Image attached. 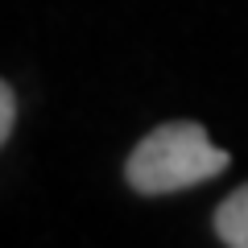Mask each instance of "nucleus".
<instances>
[{
	"label": "nucleus",
	"mask_w": 248,
	"mask_h": 248,
	"mask_svg": "<svg viewBox=\"0 0 248 248\" xmlns=\"http://www.w3.org/2000/svg\"><path fill=\"white\" fill-rule=\"evenodd\" d=\"M228 166H232L228 149H219L207 137L203 124L170 120L141 137V145L124 161V178L137 195L153 199V195H174L186 186H199L207 178H219Z\"/></svg>",
	"instance_id": "obj_1"
},
{
	"label": "nucleus",
	"mask_w": 248,
	"mask_h": 248,
	"mask_svg": "<svg viewBox=\"0 0 248 248\" xmlns=\"http://www.w3.org/2000/svg\"><path fill=\"white\" fill-rule=\"evenodd\" d=\"M215 236L228 248H248V182L215 207Z\"/></svg>",
	"instance_id": "obj_2"
},
{
	"label": "nucleus",
	"mask_w": 248,
	"mask_h": 248,
	"mask_svg": "<svg viewBox=\"0 0 248 248\" xmlns=\"http://www.w3.org/2000/svg\"><path fill=\"white\" fill-rule=\"evenodd\" d=\"M13 124H17V95H13V87L4 79H0V145L9 141Z\"/></svg>",
	"instance_id": "obj_3"
}]
</instances>
